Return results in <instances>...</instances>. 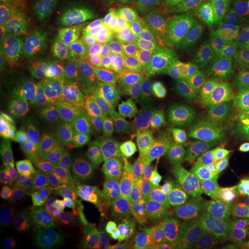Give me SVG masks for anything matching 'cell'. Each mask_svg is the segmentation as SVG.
Instances as JSON below:
<instances>
[{"instance_id": "cell-28", "label": "cell", "mask_w": 249, "mask_h": 249, "mask_svg": "<svg viewBox=\"0 0 249 249\" xmlns=\"http://www.w3.org/2000/svg\"><path fill=\"white\" fill-rule=\"evenodd\" d=\"M142 249H183L178 240L177 232L169 220L161 225L149 240L142 245Z\"/></svg>"}, {"instance_id": "cell-55", "label": "cell", "mask_w": 249, "mask_h": 249, "mask_svg": "<svg viewBox=\"0 0 249 249\" xmlns=\"http://www.w3.org/2000/svg\"><path fill=\"white\" fill-rule=\"evenodd\" d=\"M229 1L230 0H212V2L218 8H224L225 6H227Z\"/></svg>"}, {"instance_id": "cell-31", "label": "cell", "mask_w": 249, "mask_h": 249, "mask_svg": "<svg viewBox=\"0 0 249 249\" xmlns=\"http://www.w3.org/2000/svg\"><path fill=\"white\" fill-rule=\"evenodd\" d=\"M219 233L226 241L228 249H249V236L240 228L228 220Z\"/></svg>"}, {"instance_id": "cell-42", "label": "cell", "mask_w": 249, "mask_h": 249, "mask_svg": "<svg viewBox=\"0 0 249 249\" xmlns=\"http://www.w3.org/2000/svg\"><path fill=\"white\" fill-rule=\"evenodd\" d=\"M46 249H78V247L69 232L62 231L50 241Z\"/></svg>"}, {"instance_id": "cell-23", "label": "cell", "mask_w": 249, "mask_h": 249, "mask_svg": "<svg viewBox=\"0 0 249 249\" xmlns=\"http://www.w3.org/2000/svg\"><path fill=\"white\" fill-rule=\"evenodd\" d=\"M26 18L18 8L1 6L0 50L10 51L26 25Z\"/></svg>"}, {"instance_id": "cell-13", "label": "cell", "mask_w": 249, "mask_h": 249, "mask_svg": "<svg viewBox=\"0 0 249 249\" xmlns=\"http://www.w3.org/2000/svg\"><path fill=\"white\" fill-rule=\"evenodd\" d=\"M166 49L133 53L121 57L116 63V73L119 79L136 89L157 80Z\"/></svg>"}, {"instance_id": "cell-38", "label": "cell", "mask_w": 249, "mask_h": 249, "mask_svg": "<svg viewBox=\"0 0 249 249\" xmlns=\"http://www.w3.org/2000/svg\"><path fill=\"white\" fill-rule=\"evenodd\" d=\"M176 230L178 240L183 249H207V243L203 234L196 232Z\"/></svg>"}, {"instance_id": "cell-12", "label": "cell", "mask_w": 249, "mask_h": 249, "mask_svg": "<svg viewBox=\"0 0 249 249\" xmlns=\"http://www.w3.org/2000/svg\"><path fill=\"white\" fill-rule=\"evenodd\" d=\"M101 124L82 119H66L56 126L54 137L66 153L84 159L92 154Z\"/></svg>"}, {"instance_id": "cell-5", "label": "cell", "mask_w": 249, "mask_h": 249, "mask_svg": "<svg viewBox=\"0 0 249 249\" xmlns=\"http://www.w3.org/2000/svg\"><path fill=\"white\" fill-rule=\"evenodd\" d=\"M157 127L160 157L157 163L161 178L172 190H178L193 177L196 162L194 160L187 134L170 118L153 123Z\"/></svg>"}, {"instance_id": "cell-6", "label": "cell", "mask_w": 249, "mask_h": 249, "mask_svg": "<svg viewBox=\"0 0 249 249\" xmlns=\"http://www.w3.org/2000/svg\"><path fill=\"white\" fill-rule=\"evenodd\" d=\"M120 198L141 205L155 213L168 216L175 192L165 185L156 165L131 160Z\"/></svg>"}, {"instance_id": "cell-36", "label": "cell", "mask_w": 249, "mask_h": 249, "mask_svg": "<svg viewBox=\"0 0 249 249\" xmlns=\"http://www.w3.org/2000/svg\"><path fill=\"white\" fill-rule=\"evenodd\" d=\"M164 80L171 90L178 93L194 85L191 72L181 71L165 74Z\"/></svg>"}, {"instance_id": "cell-43", "label": "cell", "mask_w": 249, "mask_h": 249, "mask_svg": "<svg viewBox=\"0 0 249 249\" xmlns=\"http://www.w3.org/2000/svg\"><path fill=\"white\" fill-rule=\"evenodd\" d=\"M207 249H228L226 241L217 231L209 230L204 234Z\"/></svg>"}, {"instance_id": "cell-14", "label": "cell", "mask_w": 249, "mask_h": 249, "mask_svg": "<svg viewBox=\"0 0 249 249\" xmlns=\"http://www.w3.org/2000/svg\"><path fill=\"white\" fill-rule=\"evenodd\" d=\"M17 220L31 235H42L51 231L57 222L56 203L43 195L25 196L18 206Z\"/></svg>"}, {"instance_id": "cell-49", "label": "cell", "mask_w": 249, "mask_h": 249, "mask_svg": "<svg viewBox=\"0 0 249 249\" xmlns=\"http://www.w3.org/2000/svg\"><path fill=\"white\" fill-rule=\"evenodd\" d=\"M17 242L11 239L4 231H0V249H22Z\"/></svg>"}, {"instance_id": "cell-44", "label": "cell", "mask_w": 249, "mask_h": 249, "mask_svg": "<svg viewBox=\"0 0 249 249\" xmlns=\"http://www.w3.org/2000/svg\"><path fill=\"white\" fill-rule=\"evenodd\" d=\"M14 65L10 51H1L0 52V80L1 83L9 77L11 68Z\"/></svg>"}, {"instance_id": "cell-24", "label": "cell", "mask_w": 249, "mask_h": 249, "mask_svg": "<svg viewBox=\"0 0 249 249\" xmlns=\"http://www.w3.org/2000/svg\"><path fill=\"white\" fill-rule=\"evenodd\" d=\"M72 182L71 209L81 213L98 207L94 195L89 187V181L81 163L73 167Z\"/></svg>"}, {"instance_id": "cell-40", "label": "cell", "mask_w": 249, "mask_h": 249, "mask_svg": "<svg viewBox=\"0 0 249 249\" xmlns=\"http://www.w3.org/2000/svg\"><path fill=\"white\" fill-rule=\"evenodd\" d=\"M221 99L216 90L215 86L205 88L204 95L198 109L203 115H207L211 112H214L221 105Z\"/></svg>"}, {"instance_id": "cell-25", "label": "cell", "mask_w": 249, "mask_h": 249, "mask_svg": "<svg viewBox=\"0 0 249 249\" xmlns=\"http://www.w3.org/2000/svg\"><path fill=\"white\" fill-rule=\"evenodd\" d=\"M226 68L215 54L208 52L201 65L191 72L194 84L203 88L216 86L226 79Z\"/></svg>"}, {"instance_id": "cell-20", "label": "cell", "mask_w": 249, "mask_h": 249, "mask_svg": "<svg viewBox=\"0 0 249 249\" xmlns=\"http://www.w3.org/2000/svg\"><path fill=\"white\" fill-rule=\"evenodd\" d=\"M91 155L104 156L130 162L132 151L129 136L115 124H101L98 139Z\"/></svg>"}, {"instance_id": "cell-9", "label": "cell", "mask_w": 249, "mask_h": 249, "mask_svg": "<svg viewBox=\"0 0 249 249\" xmlns=\"http://www.w3.org/2000/svg\"><path fill=\"white\" fill-rule=\"evenodd\" d=\"M117 223L119 237L142 247L167 221L166 216L155 213L141 205L119 198L108 205Z\"/></svg>"}, {"instance_id": "cell-45", "label": "cell", "mask_w": 249, "mask_h": 249, "mask_svg": "<svg viewBox=\"0 0 249 249\" xmlns=\"http://www.w3.org/2000/svg\"><path fill=\"white\" fill-rule=\"evenodd\" d=\"M229 69L233 79L245 83L249 76V57Z\"/></svg>"}, {"instance_id": "cell-27", "label": "cell", "mask_w": 249, "mask_h": 249, "mask_svg": "<svg viewBox=\"0 0 249 249\" xmlns=\"http://www.w3.org/2000/svg\"><path fill=\"white\" fill-rule=\"evenodd\" d=\"M216 90L223 104L240 109L249 114V105L246 92L240 81L235 79H225L215 86Z\"/></svg>"}, {"instance_id": "cell-52", "label": "cell", "mask_w": 249, "mask_h": 249, "mask_svg": "<svg viewBox=\"0 0 249 249\" xmlns=\"http://www.w3.org/2000/svg\"><path fill=\"white\" fill-rule=\"evenodd\" d=\"M23 0H1V6H6L10 8H18Z\"/></svg>"}, {"instance_id": "cell-8", "label": "cell", "mask_w": 249, "mask_h": 249, "mask_svg": "<svg viewBox=\"0 0 249 249\" xmlns=\"http://www.w3.org/2000/svg\"><path fill=\"white\" fill-rule=\"evenodd\" d=\"M80 163L99 206H108L121 197L129 165L128 161L90 155L84 158Z\"/></svg>"}, {"instance_id": "cell-48", "label": "cell", "mask_w": 249, "mask_h": 249, "mask_svg": "<svg viewBox=\"0 0 249 249\" xmlns=\"http://www.w3.org/2000/svg\"><path fill=\"white\" fill-rule=\"evenodd\" d=\"M0 231H4L11 239L17 242L20 247H22L24 249H29V243H28L26 237L22 233H20L19 231H17L16 229H14L10 226H8L6 224H2L1 228H0Z\"/></svg>"}, {"instance_id": "cell-15", "label": "cell", "mask_w": 249, "mask_h": 249, "mask_svg": "<svg viewBox=\"0 0 249 249\" xmlns=\"http://www.w3.org/2000/svg\"><path fill=\"white\" fill-rule=\"evenodd\" d=\"M116 0H77L73 5L69 20L76 36L87 40L105 25L116 5Z\"/></svg>"}, {"instance_id": "cell-50", "label": "cell", "mask_w": 249, "mask_h": 249, "mask_svg": "<svg viewBox=\"0 0 249 249\" xmlns=\"http://www.w3.org/2000/svg\"><path fill=\"white\" fill-rule=\"evenodd\" d=\"M232 23L249 38V14L238 16L232 21Z\"/></svg>"}, {"instance_id": "cell-37", "label": "cell", "mask_w": 249, "mask_h": 249, "mask_svg": "<svg viewBox=\"0 0 249 249\" xmlns=\"http://www.w3.org/2000/svg\"><path fill=\"white\" fill-rule=\"evenodd\" d=\"M231 22L229 20H223L217 26L214 28L208 36V45H207V51L209 53L216 54L220 45L223 42V38L227 34Z\"/></svg>"}, {"instance_id": "cell-16", "label": "cell", "mask_w": 249, "mask_h": 249, "mask_svg": "<svg viewBox=\"0 0 249 249\" xmlns=\"http://www.w3.org/2000/svg\"><path fill=\"white\" fill-rule=\"evenodd\" d=\"M138 112L136 117L140 122L155 123L161 118H170L174 108L171 89L164 80H153L137 89Z\"/></svg>"}, {"instance_id": "cell-17", "label": "cell", "mask_w": 249, "mask_h": 249, "mask_svg": "<svg viewBox=\"0 0 249 249\" xmlns=\"http://www.w3.org/2000/svg\"><path fill=\"white\" fill-rule=\"evenodd\" d=\"M103 107L108 116L118 120H128L137 116V89L119 79L116 72L111 75L102 95Z\"/></svg>"}, {"instance_id": "cell-30", "label": "cell", "mask_w": 249, "mask_h": 249, "mask_svg": "<svg viewBox=\"0 0 249 249\" xmlns=\"http://www.w3.org/2000/svg\"><path fill=\"white\" fill-rule=\"evenodd\" d=\"M204 91L205 88L194 84L178 93V98L175 102V109L178 114L198 108L203 98Z\"/></svg>"}, {"instance_id": "cell-22", "label": "cell", "mask_w": 249, "mask_h": 249, "mask_svg": "<svg viewBox=\"0 0 249 249\" xmlns=\"http://www.w3.org/2000/svg\"><path fill=\"white\" fill-rule=\"evenodd\" d=\"M175 198L170 210L169 217L175 229L196 232L204 235L208 228L196 213V209L181 191H174Z\"/></svg>"}, {"instance_id": "cell-33", "label": "cell", "mask_w": 249, "mask_h": 249, "mask_svg": "<svg viewBox=\"0 0 249 249\" xmlns=\"http://www.w3.org/2000/svg\"><path fill=\"white\" fill-rule=\"evenodd\" d=\"M207 53H208V51L204 50L199 53H194L192 55L181 58L176 62L170 63V64L165 65V68H166L165 74L181 71H194L201 65V63L204 60L205 56L207 55Z\"/></svg>"}, {"instance_id": "cell-51", "label": "cell", "mask_w": 249, "mask_h": 249, "mask_svg": "<svg viewBox=\"0 0 249 249\" xmlns=\"http://www.w3.org/2000/svg\"><path fill=\"white\" fill-rule=\"evenodd\" d=\"M235 109H236V108L231 107V106H229V105L221 103V105L217 108L216 111L222 116V117L224 119V121H225V120H226L229 116H231V114L235 111Z\"/></svg>"}, {"instance_id": "cell-11", "label": "cell", "mask_w": 249, "mask_h": 249, "mask_svg": "<svg viewBox=\"0 0 249 249\" xmlns=\"http://www.w3.org/2000/svg\"><path fill=\"white\" fill-rule=\"evenodd\" d=\"M72 226L84 240L99 248L113 245L119 236L116 219L108 206H98L80 214Z\"/></svg>"}, {"instance_id": "cell-3", "label": "cell", "mask_w": 249, "mask_h": 249, "mask_svg": "<svg viewBox=\"0 0 249 249\" xmlns=\"http://www.w3.org/2000/svg\"><path fill=\"white\" fill-rule=\"evenodd\" d=\"M47 86L37 72L17 68L1 83V102L14 121L22 126L35 124L45 107Z\"/></svg>"}, {"instance_id": "cell-39", "label": "cell", "mask_w": 249, "mask_h": 249, "mask_svg": "<svg viewBox=\"0 0 249 249\" xmlns=\"http://www.w3.org/2000/svg\"><path fill=\"white\" fill-rule=\"evenodd\" d=\"M230 29L235 39V45H236L235 65H237L238 63L242 62L243 60L249 57V38L232 22H231Z\"/></svg>"}, {"instance_id": "cell-7", "label": "cell", "mask_w": 249, "mask_h": 249, "mask_svg": "<svg viewBox=\"0 0 249 249\" xmlns=\"http://www.w3.org/2000/svg\"><path fill=\"white\" fill-rule=\"evenodd\" d=\"M55 42L47 27L27 21L10 53L16 68L39 72L55 69Z\"/></svg>"}, {"instance_id": "cell-18", "label": "cell", "mask_w": 249, "mask_h": 249, "mask_svg": "<svg viewBox=\"0 0 249 249\" xmlns=\"http://www.w3.org/2000/svg\"><path fill=\"white\" fill-rule=\"evenodd\" d=\"M186 134L196 163L219 168H229L235 163L239 150L231 144L206 135Z\"/></svg>"}, {"instance_id": "cell-56", "label": "cell", "mask_w": 249, "mask_h": 249, "mask_svg": "<svg viewBox=\"0 0 249 249\" xmlns=\"http://www.w3.org/2000/svg\"><path fill=\"white\" fill-rule=\"evenodd\" d=\"M243 87H244V89H245V92H246V96H247V99H248V103H249V86H247V85H244V84H243Z\"/></svg>"}, {"instance_id": "cell-1", "label": "cell", "mask_w": 249, "mask_h": 249, "mask_svg": "<svg viewBox=\"0 0 249 249\" xmlns=\"http://www.w3.org/2000/svg\"><path fill=\"white\" fill-rule=\"evenodd\" d=\"M72 182L73 168L53 154L37 157L17 174L18 188L24 196H50L61 209L71 208Z\"/></svg>"}, {"instance_id": "cell-53", "label": "cell", "mask_w": 249, "mask_h": 249, "mask_svg": "<svg viewBox=\"0 0 249 249\" xmlns=\"http://www.w3.org/2000/svg\"><path fill=\"white\" fill-rule=\"evenodd\" d=\"M235 6L240 11H249V0H236Z\"/></svg>"}, {"instance_id": "cell-60", "label": "cell", "mask_w": 249, "mask_h": 249, "mask_svg": "<svg viewBox=\"0 0 249 249\" xmlns=\"http://www.w3.org/2000/svg\"></svg>"}, {"instance_id": "cell-41", "label": "cell", "mask_w": 249, "mask_h": 249, "mask_svg": "<svg viewBox=\"0 0 249 249\" xmlns=\"http://www.w3.org/2000/svg\"><path fill=\"white\" fill-rule=\"evenodd\" d=\"M0 139L1 144L4 145L10 137L14 119L2 104H0Z\"/></svg>"}, {"instance_id": "cell-2", "label": "cell", "mask_w": 249, "mask_h": 249, "mask_svg": "<svg viewBox=\"0 0 249 249\" xmlns=\"http://www.w3.org/2000/svg\"><path fill=\"white\" fill-rule=\"evenodd\" d=\"M94 93V71L85 62L69 61L48 83L45 108L54 117H63L85 107Z\"/></svg>"}, {"instance_id": "cell-21", "label": "cell", "mask_w": 249, "mask_h": 249, "mask_svg": "<svg viewBox=\"0 0 249 249\" xmlns=\"http://www.w3.org/2000/svg\"><path fill=\"white\" fill-rule=\"evenodd\" d=\"M128 136L132 151L131 160L153 163L157 166L160 157V143L155 124L139 122L131 127Z\"/></svg>"}, {"instance_id": "cell-58", "label": "cell", "mask_w": 249, "mask_h": 249, "mask_svg": "<svg viewBox=\"0 0 249 249\" xmlns=\"http://www.w3.org/2000/svg\"><path fill=\"white\" fill-rule=\"evenodd\" d=\"M242 84H244V85H247V86H249V78H248V80H247V81H246L245 83H242Z\"/></svg>"}, {"instance_id": "cell-26", "label": "cell", "mask_w": 249, "mask_h": 249, "mask_svg": "<svg viewBox=\"0 0 249 249\" xmlns=\"http://www.w3.org/2000/svg\"><path fill=\"white\" fill-rule=\"evenodd\" d=\"M226 142L237 150L249 146V114L240 109L235 111L224 121Z\"/></svg>"}, {"instance_id": "cell-59", "label": "cell", "mask_w": 249, "mask_h": 249, "mask_svg": "<svg viewBox=\"0 0 249 249\" xmlns=\"http://www.w3.org/2000/svg\"></svg>"}, {"instance_id": "cell-10", "label": "cell", "mask_w": 249, "mask_h": 249, "mask_svg": "<svg viewBox=\"0 0 249 249\" xmlns=\"http://www.w3.org/2000/svg\"><path fill=\"white\" fill-rule=\"evenodd\" d=\"M193 179L226 213L237 203L245 184V178L236 166L219 168L196 163Z\"/></svg>"}, {"instance_id": "cell-4", "label": "cell", "mask_w": 249, "mask_h": 249, "mask_svg": "<svg viewBox=\"0 0 249 249\" xmlns=\"http://www.w3.org/2000/svg\"><path fill=\"white\" fill-rule=\"evenodd\" d=\"M191 35L182 19L171 15H148L132 20L124 28L119 41L128 53H143L161 49Z\"/></svg>"}, {"instance_id": "cell-34", "label": "cell", "mask_w": 249, "mask_h": 249, "mask_svg": "<svg viewBox=\"0 0 249 249\" xmlns=\"http://www.w3.org/2000/svg\"><path fill=\"white\" fill-rule=\"evenodd\" d=\"M204 133L206 136L226 142L224 131V119L217 112H211L204 116L203 121Z\"/></svg>"}, {"instance_id": "cell-19", "label": "cell", "mask_w": 249, "mask_h": 249, "mask_svg": "<svg viewBox=\"0 0 249 249\" xmlns=\"http://www.w3.org/2000/svg\"><path fill=\"white\" fill-rule=\"evenodd\" d=\"M176 191H181L187 196L209 230L219 233L223 224L229 220L227 213L207 196L202 188L194 181L193 177Z\"/></svg>"}, {"instance_id": "cell-47", "label": "cell", "mask_w": 249, "mask_h": 249, "mask_svg": "<svg viewBox=\"0 0 249 249\" xmlns=\"http://www.w3.org/2000/svg\"><path fill=\"white\" fill-rule=\"evenodd\" d=\"M235 166L239 169L244 178H249V146L239 151Z\"/></svg>"}, {"instance_id": "cell-54", "label": "cell", "mask_w": 249, "mask_h": 249, "mask_svg": "<svg viewBox=\"0 0 249 249\" xmlns=\"http://www.w3.org/2000/svg\"><path fill=\"white\" fill-rule=\"evenodd\" d=\"M117 249H142V248L140 246H138V245L125 242L124 244L121 245Z\"/></svg>"}, {"instance_id": "cell-46", "label": "cell", "mask_w": 249, "mask_h": 249, "mask_svg": "<svg viewBox=\"0 0 249 249\" xmlns=\"http://www.w3.org/2000/svg\"><path fill=\"white\" fill-rule=\"evenodd\" d=\"M237 226L249 235V202H246L236 211Z\"/></svg>"}, {"instance_id": "cell-29", "label": "cell", "mask_w": 249, "mask_h": 249, "mask_svg": "<svg viewBox=\"0 0 249 249\" xmlns=\"http://www.w3.org/2000/svg\"><path fill=\"white\" fill-rule=\"evenodd\" d=\"M203 121L204 115L198 108H196L178 113L175 123L187 133L205 135Z\"/></svg>"}, {"instance_id": "cell-32", "label": "cell", "mask_w": 249, "mask_h": 249, "mask_svg": "<svg viewBox=\"0 0 249 249\" xmlns=\"http://www.w3.org/2000/svg\"><path fill=\"white\" fill-rule=\"evenodd\" d=\"M207 45H208V37H205V36L197 37L190 41H187V43L179 46L178 49H176L173 53H170L167 58L165 59V65L176 62L186 56H189L194 53L204 51L207 49Z\"/></svg>"}, {"instance_id": "cell-35", "label": "cell", "mask_w": 249, "mask_h": 249, "mask_svg": "<svg viewBox=\"0 0 249 249\" xmlns=\"http://www.w3.org/2000/svg\"><path fill=\"white\" fill-rule=\"evenodd\" d=\"M215 55L222 62L224 63L228 68H231L235 65V63H236L235 62L236 45H235L234 36H233V34L230 28H229L227 34L224 36L223 42Z\"/></svg>"}, {"instance_id": "cell-57", "label": "cell", "mask_w": 249, "mask_h": 249, "mask_svg": "<svg viewBox=\"0 0 249 249\" xmlns=\"http://www.w3.org/2000/svg\"><path fill=\"white\" fill-rule=\"evenodd\" d=\"M245 184L249 187V178H245Z\"/></svg>"}]
</instances>
